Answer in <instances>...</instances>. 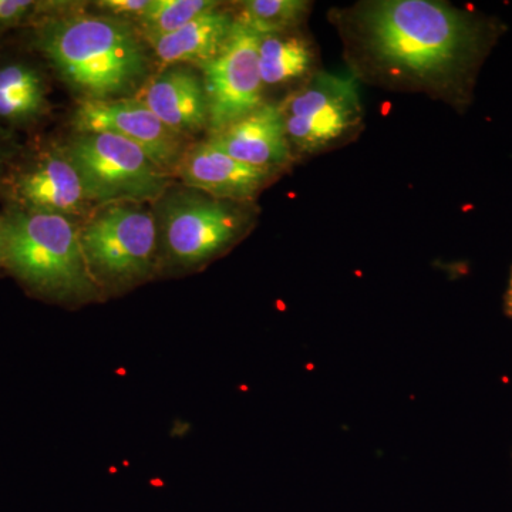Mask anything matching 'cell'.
Listing matches in <instances>:
<instances>
[{"instance_id": "obj_7", "label": "cell", "mask_w": 512, "mask_h": 512, "mask_svg": "<svg viewBox=\"0 0 512 512\" xmlns=\"http://www.w3.org/2000/svg\"><path fill=\"white\" fill-rule=\"evenodd\" d=\"M293 154H318L353 137L363 107L355 74L313 73L279 103Z\"/></svg>"}, {"instance_id": "obj_6", "label": "cell", "mask_w": 512, "mask_h": 512, "mask_svg": "<svg viewBox=\"0 0 512 512\" xmlns=\"http://www.w3.org/2000/svg\"><path fill=\"white\" fill-rule=\"evenodd\" d=\"M241 202L200 191L165 198L160 218V269L190 271L227 252L247 234L251 217Z\"/></svg>"}, {"instance_id": "obj_12", "label": "cell", "mask_w": 512, "mask_h": 512, "mask_svg": "<svg viewBox=\"0 0 512 512\" xmlns=\"http://www.w3.org/2000/svg\"><path fill=\"white\" fill-rule=\"evenodd\" d=\"M278 174L241 163L208 141L188 148L177 171L188 188L232 202L254 200Z\"/></svg>"}, {"instance_id": "obj_13", "label": "cell", "mask_w": 512, "mask_h": 512, "mask_svg": "<svg viewBox=\"0 0 512 512\" xmlns=\"http://www.w3.org/2000/svg\"><path fill=\"white\" fill-rule=\"evenodd\" d=\"M49 94L43 60L32 49L0 52V126L13 134L40 126L52 110Z\"/></svg>"}, {"instance_id": "obj_16", "label": "cell", "mask_w": 512, "mask_h": 512, "mask_svg": "<svg viewBox=\"0 0 512 512\" xmlns=\"http://www.w3.org/2000/svg\"><path fill=\"white\" fill-rule=\"evenodd\" d=\"M315 62V49L305 36L289 32L259 39V70L264 86L309 79Z\"/></svg>"}, {"instance_id": "obj_17", "label": "cell", "mask_w": 512, "mask_h": 512, "mask_svg": "<svg viewBox=\"0 0 512 512\" xmlns=\"http://www.w3.org/2000/svg\"><path fill=\"white\" fill-rule=\"evenodd\" d=\"M311 9L305 0H245L235 20L261 37L284 35L298 28Z\"/></svg>"}, {"instance_id": "obj_22", "label": "cell", "mask_w": 512, "mask_h": 512, "mask_svg": "<svg viewBox=\"0 0 512 512\" xmlns=\"http://www.w3.org/2000/svg\"><path fill=\"white\" fill-rule=\"evenodd\" d=\"M505 311L512 318V272L510 278V284H508L507 295H505Z\"/></svg>"}, {"instance_id": "obj_10", "label": "cell", "mask_w": 512, "mask_h": 512, "mask_svg": "<svg viewBox=\"0 0 512 512\" xmlns=\"http://www.w3.org/2000/svg\"><path fill=\"white\" fill-rule=\"evenodd\" d=\"M73 133H109L143 148L163 170L177 177L190 144L165 126L137 97L109 101H77Z\"/></svg>"}, {"instance_id": "obj_15", "label": "cell", "mask_w": 512, "mask_h": 512, "mask_svg": "<svg viewBox=\"0 0 512 512\" xmlns=\"http://www.w3.org/2000/svg\"><path fill=\"white\" fill-rule=\"evenodd\" d=\"M234 25V13L220 6L202 13L171 35L151 40L148 46L164 67L194 64L200 69L221 52Z\"/></svg>"}, {"instance_id": "obj_8", "label": "cell", "mask_w": 512, "mask_h": 512, "mask_svg": "<svg viewBox=\"0 0 512 512\" xmlns=\"http://www.w3.org/2000/svg\"><path fill=\"white\" fill-rule=\"evenodd\" d=\"M0 197L6 205L73 220H86L94 210L82 178L60 143L23 146L0 181Z\"/></svg>"}, {"instance_id": "obj_11", "label": "cell", "mask_w": 512, "mask_h": 512, "mask_svg": "<svg viewBox=\"0 0 512 512\" xmlns=\"http://www.w3.org/2000/svg\"><path fill=\"white\" fill-rule=\"evenodd\" d=\"M165 126L187 140L210 130V107L201 72L190 66L165 67L136 94Z\"/></svg>"}, {"instance_id": "obj_2", "label": "cell", "mask_w": 512, "mask_h": 512, "mask_svg": "<svg viewBox=\"0 0 512 512\" xmlns=\"http://www.w3.org/2000/svg\"><path fill=\"white\" fill-rule=\"evenodd\" d=\"M28 46L79 101L134 97L150 79L151 49L128 20L43 2Z\"/></svg>"}, {"instance_id": "obj_14", "label": "cell", "mask_w": 512, "mask_h": 512, "mask_svg": "<svg viewBox=\"0 0 512 512\" xmlns=\"http://www.w3.org/2000/svg\"><path fill=\"white\" fill-rule=\"evenodd\" d=\"M207 141L235 160L264 170L279 173L295 160L279 104H262Z\"/></svg>"}, {"instance_id": "obj_19", "label": "cell", "mask_w": 512, "mask_h": 512, "mask_svg": "<svg viewBox=\"0 0 512 512\" xmlns=\"http://www.w3.org/2000/svg\"><path fill=\"white\" fill-rule=\"evenodd\" d=\"M42 9L43 2L36 0H0V35L12 29L32 28Z\"/></svg>"}, {"instance_id": "obj_21", "label": "cell", "mask_w": 512, "mask_h": 512, "mask_svg": "<svg viewBox=\"0 0 512 512\" xmlns=\"http://www.w3.org/2000/svg\"><path fill=\"white\" fill-rule=\"evenodd\" d=\"M22 148L16 134L0 126V181L5 177L10 165L15 163Z\"/></svg>"}, {"instance_id": "obj_5", "label": "cell", "mask_w": 512, "mask_h": 512, "mask_svg": "<svg viewBox=\"0 0 512 512\" xmlns=\"http://www.w3.org/2000/svg\"><path fill=\"white\" fill-rule=\"evenodd\" d=\"M60 144L82 178L94 208L161 200L170 188L173 175L126 138L109 133H73Z\"/></svg>"}, {"instance_id": "obj_20", "label": "cell", "mask_w": 512, "mask_h": 512, "mask_svg": "<svg viewBox=\"0 0 512 512\" xmlns=\"http://www.w3.org/2000/svg\"><path fill=\"white\" fill-rule=\"evenodd\" d=\"M150 3L151 0H97L93 5L103 15L136 23Z\"/></svg>"}, {"instance_id": "obj_9", "label": "cell", "mask_w": 512, "mask_h": 512, "mask_svg": "<svg viewBox=\"0 0 512 512\" xmlns=\"http://www.w3.org/2000/svg\"><path fill=\"white\" fill-rule=\"evenodd\" d=\"M259 39L261 36L235 20L221 52L200 67L210 107V136L244 119L265 103V86L259 70Z\"/></svg>"}, {"instance_id": "obj_4", "label": "cell", "mask_w": 512, "mask_h": 512, "mask_svg": "<svg viewBox=\"0 0 512 512\" xmlns=\"http://www.w3.org/2000/svg\"><path fill=\"white\" fill-rule=\"evenodd\" d=\"M86 264L103 295L124 292L160 271L156 215L143 204L103 205L80 224Z\"/></svg>"}, {"instance_id": "obj_18", "label": "cell", "mask_w": 512, "mask_h": 512, "mask_svg": "<svg viewBox=\"0 0 512 512\" xmlns=\"http://www.w3.org/2000/svg\"><path fill=\"white\" fill-rule=\"evenodd\" d=\"M220 6L221 3L214 0H151L144 15L134 25L148 43L177 32L202 13Z\"/></svg>"}, {"instance_id": "obj_3", "label": "cell", "mask_w": 512, "mask_h": 512, "mask_svg": "<svg viewBox=\"0 0 512 512\" xmlns=\"http://www.w3.org/2000/svg\"><path fill=\"white\" fill-rule=\"evenodd\" d=\"M0 265L36 298L63 305L100 302L73 218L6 205L0 212Z\"/></svg>"}, {"instance_id": "obj_23", "label": "cell", "mask_w": 512, "mask_h": 512, "mask_svg": "<svg viewBox=\"0 0 512 512\" xmlns=\"http://www.w3.org/2000/svg\"><path fill=\"white\" fill-rule=\"evenodd\" d=\"M0 269H2V265H0Z\"/></svg>"}, {"instance_id": "obj_1", "label": "cell", "mask_w": 512, "mask_h": 512, "mask_svg": "<svg viewBox=\"0 0 512 512\" xmlns=\"http://www.w3.org/2000/svg\"><path fill=\"white\" fill-rule=\"evenodd\" d=\"M355 76L466 109L503 26L433 0H373L339 16Z\"/></svg>"}, {"instance_id": "obj_24", "label": "cell", "mask_w": 512, "mask_h": 512, "mask_svg": "<svg viewBox=\"0 0 512 512\" xmlns=\"http://www.w3.org/2000/svg\"><path fill=\"white\" fill-rule=\"evenodd\" d=\"M0 36H2V35H0Z\"/></svg>"}]
</instances>
